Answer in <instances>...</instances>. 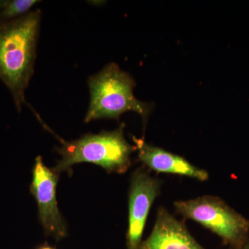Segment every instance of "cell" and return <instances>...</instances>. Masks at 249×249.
<instances>
[{"label": "cell", "mask_w": 249, "mask_h": 249, "mask_svg": "<svg viewBox=\"0 0 249 249\" xmlns=\"http://www.w3.org/2000/svg\"><path fill=\"white\" fill-rule=\"evenodd\" d=\"M161 180L150 176L143 168L132 174L129 191L127 249H138L152 204L160 196Z\"/></svg>", "instance_id": "obj_6"}, {"label": "cell", "mask_w": 249, "mask_h": 249, "mask_svg": "<svg viewBox=\"0 0 249 249\" xmlns=\"http://www.w3.org/2000/svg\"><path fill=\"white\" fill-rule=\"evenodd\" d=\"M90 103L85 122L107 119L119 120L127 111H134L146 123L151 104L134 95L135 80L116 63H109L88 80Z\"/></svg>", "instance_id": "obj_2"}, {"label": "cell", "mask_w": 249, "mask_h": 249, "mask_svg": "<svg viewBox=\"0 0 249 249\" xmlns=\"http://www.w3.org/2000/svg\"><path fill=\"white\" fill-rule=\"evenodd\" d=\"M138 249H206L192 236L184 223L164 207L159 208L155 225Z\"/></svg>", "instance_id": "obj_7"}, {"label": "cell", "mask_w": 249, "mask_h": 249, "mask_svg": "<svg viewBox=\"0 0 249 249\" xmlns=\"http://www.w3.org/2000/svg\"><path fill=\"white\" fill-rule=\"evenodd\" d=\"M41 16L37 9L0 23V80L12 94L19 112L27 105L25 91L34 74Z\"/></svg>", "instance_id": "obj_1"}, {"label": "cell", "mask_w": 249, "mask_h": 249, "mask_svg": "<svg viewBox=\"0 0 249 249\" xmlns=\"http://www.w3.org/2000/svg\"><path fill=\"white\" fill-rule=\"evenodd\" d=\"M58 175L46 166L41 157L36 158L33 170L31 192L38 206L39 219L47 235L60 240L67 235L65 223L58 209L56 187Z\"/></svg>", "instance_id": "obj_5"}, {"label": "cell", "mask_w": 249, "mask_h": 249, "mask_svg": "<svg viewBox=\"0 0 249 249\" xmlns=\"http://www.w3.org/2000/svg\"><path fill=\"white\" fill-rule=\"evenodd\" d=\"M174 207L177 213L199 223L230 248L242 245L249 237V219L219 196H204L176 201Z\"/></svg>", "instance_id": "obj_4"}, {"label": "cell", "mask_w": 249, "mask_h": 249, "mask_svg": "<svg viewBox=\"0 0 249 249\" xmlns=\"http://www.w3.org/2000/svg\"><path fill=\"white\" fill-rule=\"evenodd\" d=\"M37 0H0V23L13 20L30 12Z\"/></svg>", "instance_id": "obj_9"}, {"label": "cell", "mask_w": 249, "mask_h": 249, "mask_svg": "<svg viewBox=\"0 0 249 249\" xmlns=\"http://www.w3.org/2000/svg\"><path fill=\"white\" fill-rule=\"evenodd\" d=\"M37 249H55L53 248V247H51V246L49 245H43L42 247H39Z\"/></svg>", "instance_id": "obj_11"}, {"label": "cell", "mask_w": 249, "mask_h": 249, "mask_svg": "<svg viewBox=\"0 0 249 249\" xmlns=\"http://www.w3.org/2000/svg\"><path fill=\"white\" fill-rule=\"evenodd\" d=\"M124 124L113 131L97 134H87L77 140L63 142L58 151L61 155L57 173L67 171L73 165L91 163L100 165L109 173H125L131 165V155L136 151L124 136Z\"/></svg>", "instance_id": "obj_3"}, {"label": "cell", "mask_w": 249, "mask_h": 249, "mask_svg": "<svg viewBox=\"0 0 249 249\" xmlns=\"http://www.w3.org/2000/svg\"><path fill=\"white\" fill-rule=\"evenodd\" d=\"M132 139L139 160L149 169L159 173L185 176L200 181L209 179V174L206 170L192 164L181 156L147 143L143 139L133 136Z\"/></svg>", "instance_id": "obj_8"}, {"label": "cell", "mask_w": 249, "mask_h": 249, "mask_svg": "<svg viewBox=\"0 0 249 249\" xmlns=\"http://www.w3.org/2000/svg\"><path fill=\"white\" fill-rule=\"evenodd\" d=\"M229 249H249V237L242 245L235 247V248H230Z\"/></svg>", "instance_id": "obj_10"}]
</instances>
